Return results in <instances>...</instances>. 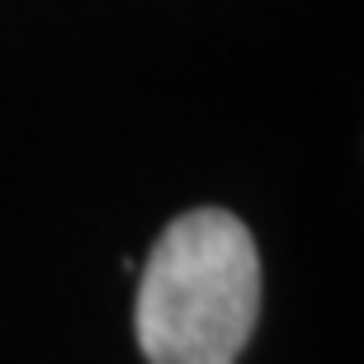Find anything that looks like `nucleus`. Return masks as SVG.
<instances>
[{"mask_svg": "<svg viewBox=\"0 0 364 364\" xmlns=\"http://www.w3.org/2000/svg\"><path fill=\"white\" fill-rule=\"evenodd\" d=\"M260 317V256L242 218L189 208L151 242L137 346L151 364H237Z\"/></svg>", "mask_w": 364, "mask_h": 364, "instance_id": "f257e3e1", "label": "nucleus"}]
</instances>
